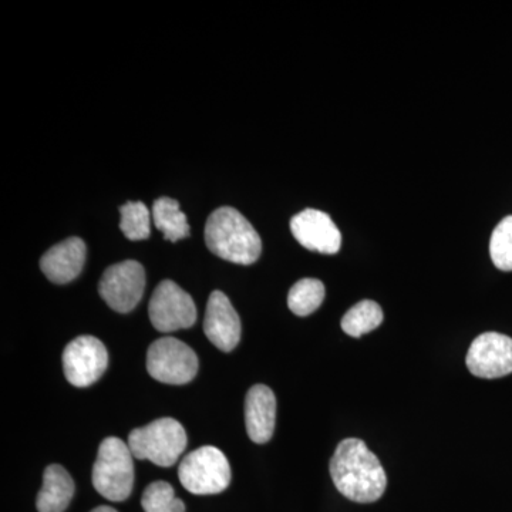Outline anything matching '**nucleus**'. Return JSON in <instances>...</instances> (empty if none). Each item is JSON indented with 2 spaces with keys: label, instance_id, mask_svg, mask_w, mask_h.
<instances>
[{
  "label": "nucleus",
  "instance_id": "obj_13",
  "mask_svg": "<svg viewBox=\"0 0 512 512\" xmlns=\"http://www.w3.org/2000/svg\"><path fill=\"white\" fill-rule=\"evenodd\" d=\"M83 239L69 238L50 248L40 259V269L53 284H69L82 274L86 262Z\"/></svg>",
  "mask_w": 512,
  "mask_h": 512
},
{
  "label": "nucleus",
  "instance_id": "obj_6",
  "mask_svg": "<svg viewBox=\"0 0 512 512\" xmlns=\"http://www.w3.org/2000/svg\"><path fill=\"white\" fill-rule=\"evenodd\" d=\"M198 357L190 346L175 338H161L147 352V370L165 384H187L197 376Z\"/></svg>",
  "mask_w": 512,
  "mask_h": 512
},
{
  "label": "nucleus",
  "instance_id": "obj_10",
  "mask_svg": "<svg viewBox=\"0 0 512 512\" xmlns=\"http://www.w3.org/2000/svg\"><path fill=\"white\" fill-rule=\"evenodd\" d=\"M466 363L471 375L500 379L512 373V339L497 332L478 336L468 349Z\"/></svg>",
  "mask_w": 512,
  "mask_h": 512
},
{
  "label": "nucleus",
  "instance_id": "obj_9",
  "mask_svg": "<svg viewBox=\"0 0 512 512\" xmlns=\"http://www.w3.org/2000/svg\"><path fill=\"white\" fill-rule=\"evenodd\" d=\"M107 366L109 353L106 346L94 336H79L64 349V376L74 387L92 386L104 375Z\"/></svg>",
  "mask_w": 512,
  "mask_h": 512
},
{
  "label": "nucleus",
  "instance_id": "obj_22",
  "mask_svg": "<svg viewBox=\"0 0 512 512\" xmlns=\"http://www.w3.org/2000/svg\"><path fill=\"white\" fill-rule=\"evenodd\" d=\"M90 512H117L114 508L107 507V505H101V507L94 508Z\"/></svg>",
  "mask_w": 512,
  "mask_h": 512
},
{
  "label": "nucleus",
  "instance_id": "obj_17",
  "mask_svg": "<svg viewBox=\"0 0 512 512\" xmlns=\"http://www.w3.org/2000/svg\"><path fill=\"white\" fill-rule=\"evenodd\" d=\"M384 319L383 309L375 301H362L356 303L346 312L342 319V329L352 338H362L366 333L372 332L382 325Z\"/></svg>",
  "mask_w": 512,
  "mask_h": 512
},
{
  "label": "nucleus",
  "instance_id": "obj_8",
  "mask_svg": "<svg viewBox=\"0 0 512 512\" xmlns=\"http://www.w3.org/2000/svg\"><path fill=\"white\" fill-rule=\"evenodd\" d=\"M146 289V272L137 261H124L106 269L99 285L104 302L113 311L128 313L140 303Z\"/></svg>",
  "mask_w": 512,
  "mask_h": 512
},
{
  "label": "nucleus",
  "instance_id": "obj_7",
  "mask_svg": "<svg viewBox=\"0 0 512 512\" xmlns=\"http://www.w3.org/2000/svg\"><path fill=\"white\" fill-rule=\"evenodd\" d=\"M148 315L158 332L171 333L194 326L197 308L181 286L165 279L151 296Z\"/></svg>",
  "mask_w": 512,
  "mask_h": 512
},
{
  "label": "nucleus",
  "instance_id": "obj_18",
  "mask_svg": "<svg viewBox=\"0 0 512 512\" xmlns=\"http://www.w3.org/2000/svg\"><path fill=\"white\" fill-rule=\"evenodd\" d=\"M325 296V285L319 279H301L289 291L288 306L296 316H309L318 311Z\"/></svg>",
  "mask_w": 512,
  "mask_h": 512
},
{
  "label": "nucleus",
  "instance_id": "obj_12",
  "mask_svg": "<svg viewBox=\"0 0 512 512\" xmlns=\"http://www.w3.org/2000/svg\"><path fill=\"white\" fill-rule=\"evenodd\" d=\"M204 332L215 348L222 352H232L241 340V319L221 291L211 293L205 311Z\"/></svg>",
  "mask_w": 512,
  "mask_h": 512
},
{
  "label": "nucleus",
  "instance_id": "obj_11",
  "mask_svg": "<svg viewBox=\"0 0 512 512\" xmlns=\"http://www.w3.org/2000/svg\"><path fill=\"white\" fill-rule=\"evenodd\" d=\"M291 231L296 241L309 251L335 255L340 251L342 235L326 212L308 210L299 212L291 220Z\"/></svg>",
  "mask_w": 512,
  "mask_h": 512
},
{
  "label": "nucleus",
  "instance_id": "obj_21",
  "mask_svg": "<svg viewBox=\"0 0 512 512\" xmlns=\"http://www.w3.org/2000/svg\"><path fill=\"white\" fill-rule=\"evenodd\" d=\"M490 255L500 271H512V215L495 227L491 235Z\"/></svg>",
  "mask_w": 512,
  "mask_h": 512
},
{
  "label": "nucleus",
  "instance_id": "obj_16",
  "mask_svg": "<svg viewBox=\"0 0 512 512\" xmlns=\"http://www.w3.org/2000/svg\"><path fill=\"white\" fill-rule=\"evenodd\" d=\"M151 215H153L157 229L163 232L167 241L177 242L190 237V224H188L187 217L181 211L178 201L173 200V198H158L154 202Z\"/></svg>",
  "mask_w": 512,
  "mask_h": 512
},
{
  "label": "nucleus",
  "instance_id": "obj_14",
  "mask_svg": "<svg viewBox=\"0 0 512 512\" xmlns=\"http://www.w3.org/2000/svg\"><path fill=\"white\" fill-rule=\"evenodd\" d=\"M275 423V394L265 384H256L245 399V424L249 439L256 444L268 443L274 436Z\"/></svg>",
  "mask_w": 512,
  "mask_h": 512
},
{
  "label": "nucleus",
  "instance_id": "obj_3",
  "mask_svg": "<svg viewBox=\"0 0 512 512\" xmlns=\"http://www.w3.org/2000/svg\"><path fill=\"white\" fill-rule=\"evenodd\" d=\"M133 458L123 440L107 437L101 441L93 467L94 490L113 503L126 501L134 485Z\"/></svg>",
  "mask_w": 512,
  "mask_h": 512
},
{
  "label": "nucleus",
  "instance_id": "obj_5",
  "mask_svg": "<svg viewBox=\"0 0 512 512\" xmlns=\"http://www.w3.org/2000/svg\"><path fill=\"white\" fill-rule=\"evenodd\" d=\"M231 467L220 448L205 446L192 451L181 461L178 478L185 490L195 495H214L227 490Z\"/></svg>",
  "mask_w": 512,
  "mask_h": 512
},
{
  "label": "nucleus",
  "instance_id": "obj_19",
  "mask_svg": "<svg viewBox=\"0 0 512 512\" xmlns=\"http://www.w3.org/2000/svg\"><path fill=\"white\" fill-rule=\"evenodd\" d=\"M120 228L130 241H143L150 237L151 217L143 202H127L120 208Z\"/></svg>",
  "mask_w": 512,
  "mask_h": 512
},
{
  "label": "nucleus",
  "instance_id": "obj_2",
  "mask_svg": "<svg viewBox=\"0 0 512 512\" xmlns=\"http://www.w3.org/2000/svg\"><path fill=\"white\" fill-rule=\"evenodd\" d=\"M205 242L212 254L238 265H252L262 252V241L251 222L231 207L218 208L208 217Z\"/></svg>",
  "mask_w": 512,
  "mask_h": 512
},
{
  "label": "nucleus",
  "instance_id": "obj_4",
  "mask_svg": "<svg viewBox=\"0 0 512 512\" xmlns=\"http://www.w3.org/2000/svg\"><path fill=\"white\" fill-rule=\"evenodd\" d=\"M187 441L183 424L171 417H164L131 431L127 444L137 460L171 467L184 453Z\"/></svg>",
  "mask_w": 512,
  "mask_h": 512
},
{
  "label": "nucleus",
  "instance_id": "obj_1",
  "mask_svg": "<svg viewBox=\"0 0 512 512\" xmlns=\"http://www.w3.org/2000/svg\"><path fill=\"white\" fill-rule=\"evenodd\" d=\"M329 470L339 493L355 503H375L386 491L387 478L382 463L363 440H343L336 447Z\"/></svg>",
  "mask_w": 512,
  "mask_h": 512
},
{
  "label": "nucleus",
  "instance_id": "obj_20",
  "mask_svg": "<svg viewBox=\"0 0 512 512\" xmlns=\"http://www.w3.org/2000/svg\"><path fill=\"white\" fill-rule=\"evenodd\" d=\"M141 505L146 512H185V504L175 495L173 485L165 481L148 485Z\"/></svg>",
  "mask_w": 512,
  "mask_h": 512
},
{
  "label": "nucleus",
  "instance_id": "obj_15",
  "mask_svg": "<svg viewBox=\"0 0 512 512\" xmlns=\"http://www.w3.org/2000/svg\"><path fill=\"white\" fill-rule=\"evenodd\" d=\"M74 481L66 468L52 464L46 468L43 487L37 495L36 507L39 512H64L72 503Z\"/></svg>",
  "mask_w": 512,
  "mask_h": 512
}]
</instances>
